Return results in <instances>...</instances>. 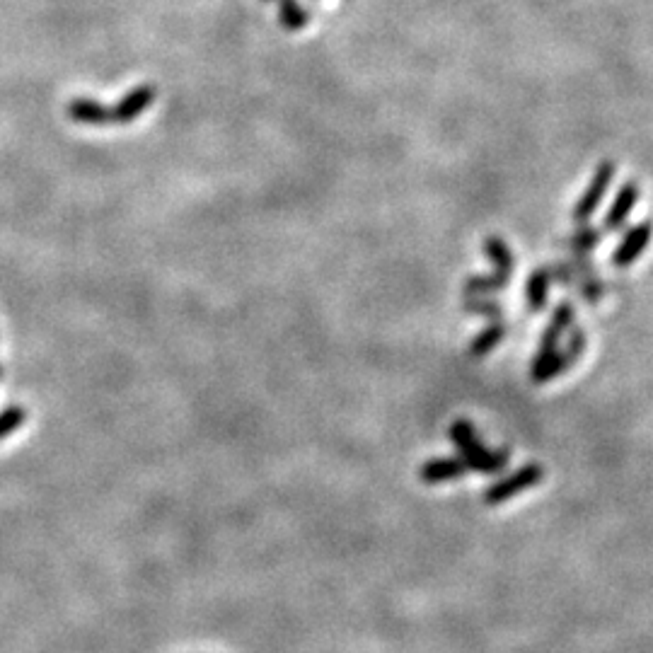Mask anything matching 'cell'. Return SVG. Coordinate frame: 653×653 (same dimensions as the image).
Returning <instances> with one entry per match:
<instances>
[{
  "label": "cell",
  "instance_id": "9c48e42d",
  "mask_svg": "<svg viewBox=\"0 0 653 653\" xmlns=\"http://www.w3.org/2000/svg\"><path fill=\"white\" fill-rule=\"evenodd\" d=\"M467 472L470 470H467V465L460 458H433L421 465L419 477L424 484H443L460 479L462 475H467Z\"/></svg>",
  "mask_w": 653,
  "mask_h": 653
},
{
  "label": "cell",
  "instance_id": "9a60e30c",
  "mask_svg": "<svg viewBox=\"0 0 653 653\" xmlns=\"http://www.w3.org/2000/svg\"><path fill=\"white\" fill-rule=\"evenodd\" d=\"M279 22L283 30L296 32L303 30L310 22V13L298 3V0H279Z\"/></svg>",
  "mask_w": 653,
  "mask_h": 653
},
{
  "label": "cell",
  "instance_id": "30bf717a",
  "mask_svg": "<svg viewBox=\"0 0 653 653\" xmlns=\"http://www.w3.org/2000/svg\"><path fill=\"white\" fill-rule=\"evenodd\" d=\"M66 112L75 124H90V126L112 124V109H107L104 104L95 100H88V97H75V100L68 102Z\"/></svg>",
  "mask_w": 653,
  "mask_h": 653
},
{
  "label": "cell",
  "instance_id": "ba28073f",
  "mask_svg": "<svg viewBox=\"0 0 653 653\" xmlns=\"http://www.w3.org/2000/svg\"><path fill=\"white\" fill-rule=\"evenodd\" d=\"M153 100H155L153 85H138V88L126 92L117 107L112 109V121H117V124H131V121L146 112L150 104H153Z\"/></svg>",
  "mask_w": 653,
  "mask_h": 653
},
{
  "label": "cell",
  "instance_id": "8fae6325",
  "mask_svg": "<svg viewBox=\"0 0 653 653\" xmlns=\"http://www.w3.org/2000/svg\"><path fill=\"white\" fill-rule=\"evenodd\" d=\"M550 286L552 276L547 267H537L533 274L525 281V300H528L530 312H542L545 310L547 300H550Z\"/></svg>",
  "mask_w": 653,
  "mask_h": 653
},
{
  "label": "cell",
  "instance_id": "8992f818",
  "mask_svg": "<svg viewBox=\"0 0 653 653\" xmlns=\"http://www.w3.org/2000/svg\"><path fill=\"white\" fill-rule=\"evenodd\" d=\"M651 238H653L651 221H641L637 225H632V228H627V233H624L620 245H617L615 252H612V267L624 269V267H629V264L637 262L641 254H644L646 247H649Z\"/></svg>",
  "mask_w": 653,
  "mask_h": 653
},
{
  "label": "cell",
  "instance_id": "5bb4252c",
  "mask_svg": "<svg viewBox=\"0 0 653 653\" xmlns=\"http://www.w3.org/2000/svg\"><path fill=\"white\" fill-rule=\"evenodd\" d=\"M600 240H603V233H600L598 228H591L588 223H583L579 230H574V233H571L569 238H564L559 245L574 254H591L595 247L600 245Z\"/></svg>",
  "mask_w": 653,
  "mask_h": 653
},
{
  "label": "cell",
  "instance_id": "3957f363",
  "mask_svg": "<svg viewBox=\"0 0 653 653\" xmlns=\"http://www.w3.org/2000/svg\"><path fill=\"white\" fill-rule=\"evenodd\" d=\"M586 346H588V334L583 332L581 327H571L569 339H566V346H559V349L550 356V361H547L535 375H530V378H533V383H537V385L550 383V380L557 378V375L569 371V368L579 361L583 351H586Z\"/></svg>",
  "mask_w": 653,
  "mask_h": 653
},
{
  "label": "cell",
  "instance_id": "6da1fadb",
  "mask_svg": "<svg viewBox=\"0 0 653 653\" xmlns=\"http://www.w3.org/2000/svg\"><path fill=\"white\" fill-rule=\"evenodd\" d=\"M448 436L453 438V443L458 446L460 460L465 462L467 470H472V472H482V475H499V472L508 465V460H511V450L508 448H501V450L484 448V443L477 438L475 426L465 419L453 421Z\"/></svg>",
  "mask_w": 653,
  "mask_h": 653
},
{
  "label": "cell",
  "instance_id": "4fadbf2b",
  "mask_svg": "<svg viewBox=\"0 0 653 653\" xmlns=\"http://www.w3.org/2000/svg\"><path fill=\"white\" fill-rule=\"evenodd\" d=\"M484 254H487V259L494 262L496 274L504 276V279H508V281L513 279L516 259H513L511 247H508L504 240H501V238H487V240H484Z\"/></svg>",
  "mask_w": 653,
  "mask_h": 653
},
{
  "label": "cell",
  "instance_id": "e0dca14e",
  "mask_svg": "<svg viewBox=\"0 0 653 653\" xmlns=\"http://www.w3.org/2000/svg\"><path fill=\"white\" fill-rule=\"evenodd\" d=\"M462 308H465V312H470V315L487 317L489 322L501 320V317H504V308H501V303L489 300V296H467L465 303H462Z\"/></svg>",
  "mask_w": 653,
  "mask_h": 653
},
{
  "label": "cell",
  "instance_id": "ac0fdd59",
  "mask_svg": "<svg viewBox=\"0 0 653 653\" xmlns=\"http://www.w3.org/2000/svg\"><path fill=\"white\" fill-rule=\"evenodd\" d=\"M27 416L30 414H27V409L22 407V404H10V407H5L3 412H0V441L13 436V433L25 424Z\"/></svg>",
  "mask_w": 653,
  "mask_h": 653
},
{
  "label": "cell",
  "instance_id": "7c38bea8",
  "mask_svg": "<svg viewBox=\"0 0 653 653\" xmlns=\"http://www.w3.org/2000/svg\"><path fill=\"white\" fill-rule=\"evenodd\" d=\"M504 337H506V325H504V320H491L489 325L484 327L482 332H479L475 339H472V344H470V356H475V358L489 356L491 351L496 349V346H499L501 342H504Z\"/></svg>",
  "mask_w": 653,
  "mask_h": 653
},
{
  "label": "cell",
  "instance_id": "7a4b0ae2",
  "mask_svg": "<svg viewBox=\"0 0 653 653\" xmlns=\"http://www.w3.org/2000/svg\"><path fill=\"white\" fill-rule=\"evenodd\" d=\"M542 477H545V470H542L540 462H528V465H523L520 470L513 472L511 477L491 484V487L484 491L482 501L487 506H501V504H506L508 499H513V496H518V494H523V491L537 487V484L542 482Z\"/></svg>",
  "mask_w": 653,
  "mask_h": 653
},
{
  "label": "cell",
  "instance_id": "5b68a950",
  "mask_svg": "<svg viewBox=\"0 0 653 653\" xmlns=\"http://www.w3.org/2000/svg\"><path fill=\"white\" fill-rule=\"evenodd\" d=\"M615 172H617V167H615V163H610V160H605V163L598 165V170H595L591 184H588L586 192L581 194V199L576 201L574 213H571L574 223L583 225V223L591 221L593 213L598 211V206L603 204L605 194H608L612 179H615Z\"/></svg>",
  "mask_w": 653,
  "mask_h": 653
},
{
  "label": "cell",
  "instance_id": "ffe728a7",
  "mask_svg": "<svg viewBox=\"0 0 653 653\" xmlns=\"http://www.w3.org/2000/svg\"><path fill=\"white\" fill-rule=\"evenodd\" d=\"M547 269H550V276H552L554 283H562V286H574V283H576V286H579L581 276H576L566 262L552 264V267H547Z\"/></svg>",
  "mask_w": 653,
  "mask_h": 653
},
{
  "label": "cell",
  "instance_id": "52a82bcc",
  "mask_svg": "<svg viewBox=\"0 0 653 653\" xmlns=\"http://www.w3.org/2000/svg\"><path fill=\"white\" fill-rule=\"evenodd\" d=\"M637 201H639V184L624 182L620 187V192H617V196H615V201H612L610 211L605 213V218H603L605 233H617V230H622L624 225H627L629 216H632Z\"/></svg>",
  "mask_w": 653,
  "mask_h": 653
},
{
  "label": "cell",
  "instance_id": "d6986e66",
  "mask_svg": "<svg viewBox=\"0 0 653 653\" xmlns=\"http://www.w3.org/2000/svg\"><path fill=\"white\" fill-rule=\"evenodd\" d=\"M605 293H608V286H605L598 276H588V279L579 281V296L588 300V303H598Z\"/></svg>",
  "mask_w": 653,
  "mask_h": 653
},
{
  "label": "cell",
  "instance_id": "277c9868",
  "mask_svg": "<svg viewBox=\"0 0 653 653\" xmlns=\"http://www.w3.org/2000/svg\"><path fill=\"white\" fill-rule=\"evenodd\" d=\"M574 315L576 312H574V303H571V300H562V303L557 305V310L552 312L550 325H547L545 334H542L540 346H537L533 366H530V375H535L537 371H540V368L550 361V356L554 354V351L559 349V342H562L564 332L574 325Z\"/></svg>",
  "mask_w": 653,
  "mask_h": 653
},
{
  "label": "cell",
  "instance_id": "2e32d148",
  "mask_svg": "<svg viewBox=\"0 0 653 653\" xmlns=\"http://www.w3.org/2000/svg\"><path fill=\"white\" fill-rule=\"evenodd\" d=\"M508 283L511 281L504 279V276H499L494 271L491 276H470V279L465 281V286H462V291H465V298L467 296H491V293L504 291Z\"/></svg>",
  "mask_w": 653,
  "mask_h": 653
}]
</instances>
